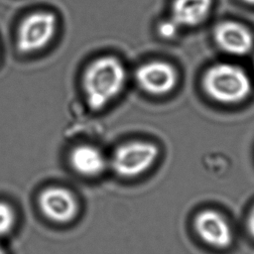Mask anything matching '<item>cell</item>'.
I'll return each instance as SVG.
<instances>
[{"label": "cell", "instance_id": "obj_1", "mask_svg": "<svg viewBox=\"0 0 254 254\" xmlns=\"http://www.w3.org/2000/svg\"><path fill=\"white\" fill-rule=\"evenodd\" d=\"M123 64L113 56L95 59L82 75V89L87 105L92 110L103 109L114 100L126 84Z\"/></svg>", "mask_w": 254, "mask_h": 254}, {"label": "cell", "instance_id": "obj_2", "mask_svg": "<svg viewBox=\"0 0 254 254\" xmlns=\"http://www.w3.org/2000/svg\"><path fill=\"white\" fill-rule=\"evenodd\" d=\"M205 92L222 103H235L244 99L251 90L247 73L239 66L218 64L209 67L202 80Z\"/></svg>", "mask_w": 254, "mask_h": 254}, {"label": "cell", "instance_id": "obj_3", "mask_svg": "<svg viewBox=\"0 0 254 254\" xmlns=\"http://www.w3.org/2000/svg\"><path fill=\"white\" fill-rule=\"evenodd\" d=\"M158 157V148L151 143L134 141L114 150L109 165L122 178H135L146 172Z\"/></svg>", "mask_w": 254, "mask_h": 254}, {"label": "cell", "instance_id": "obj_4", "mask_svg": "<svg viewBox=\"0 0 254 254\" xmlns=\"http://www.w3.org/2000/svg\"><path fill=\"white\" fill-rule=\"evenodd\" d=\"M57 17L50 11H37L26 16L17 31V48L29 54L46 48L57 31Z\"/></svg>", "mask_w": 254, "mask_h": 254}, {"label": "cell", "instance_id": "obj_5", "mask_svg": "<svg viewBox=\"0 0 254 254\" xmlns=\"http://www.w3.org/2000/svg\"><path fill=\"white\" fill-rule=\"evenodd\" d=\"M193 226L198 237L214 248L224 249L232 242L231 227L216 210L205 209L197 213L193 220Z\"/></svg>", "mask_w": 254, "mask_h": 254}, {"label": "cell", "instance_id": "obj_6", "mask_svg": "<svg viewBox=\"0 0 254 254\" xmlns=\"http://www.w3.org/2000/svg\"><path fill=\"white\" fill-rule=\"evenodd\" d=\"M135 79L144 91L161 95L171 91L176 85L177 73L174 67L164 62H150L140 65L135 71Z\"/></svg>", "mask_w": 254, "mask_h": 254}, {"label": "cell", "instance_id": "obj_7", "mask_svg": "<svg viewBox=\"0 0 254 254\" xmlns=\"http://www.w3.org/2000/svg\"><path fill=\"white\" fill-rule=\"evenodd\" d=\"M39 206L48 218L56 222L70 221L77 213L74 195L61 187H50L44 190L39 195Z\"/></svg>", "mask_w": 254, "mask_h": 254}, {"label": "cell", "instance_id": "obj_8", "mask_svg": "<svg viewBox=\"0 0 254 254\" xmlns=\"http://www.w3.org/2000/svg\"><path fill=\"white\" fill-rule=\"evenodd\" d=\"M218 47L226 53L242 56L253 47L251 33L242 25L227 21L218 24L213 32Z\"/></svg>", "mask_w": 254, "mask_h": 254}, {"label": "cell", "instance_id": "obj_9", "mask_svg": "<svg viewBox=\"0 0 254 254\" xmlns=\"http://www.w3.org/2000/svg\"><path fill=\"white\" fill-rule=\"evenodd\" d=\"M68 160L74 172L87 178L101 175L109 164L102 151L89 144H80L72 148Z\"/></svg>", "mask_w": 254, "mask_h": 254}, {"label": "cell", "instance_id": "obj_10", "mask_svg": "<svg viewBox=\"0 0 254 254\" xmlns=\"http://www.w3.org/2000/svg\"><path fill=\"white\" fill-rule=\"evenodd\" d=\"M212 0H174L171 20L181 27H194L205 20Z\"/></svg>", "mask_w": 254, "mask_h": 254}, {"label": "cell", "instance_id": "obj_11", "mask_svg": "<svg viewBox=\"0 0 254 254\" xmlns=\"http://www.w3.org/2000/svg\"><path fill=\"white\" fill-rule=\"evenodd\" d=\"M14 222V210L8 203L0 201V236L9 233L13 228Z\"/></svg>", "mask_w": 254, "mask_h": 254}, {"label": "cell", "instance_id": "obj_12", "mask_svg": "<svg viewBox=\"0 0 254 254\" xmlns=\"http://www.w3.org/2000/svg\"><path fill=\"white\" fill-rule=\"evenodd\" d=\"M177 25L170 19V21L163 22L159 26V32L163 37H171L176 33Z\"/></svg>", "mask_w": 254, "mask_h": 254}, {"label": "cell", "instance_id": "obj_13", "mask_svg": "<svg viewBox=\"0 0 254 254\" xmlns=\"http://www.w3.org/2000/svg\"><path fill=\"white\" fill-rule=\"evenodd\" d=\"M247 226H248V230H249L250 234L254 238V206L251 208V210L249 212L248 219H247Z\"/></svg>", "mask_w": 254, "mask_h": 254}, {"label": "cell", "instance_id": "obj_14", "mask_svg": "<svg viewBox=\"0 0 254 254\" xmlns=\"http://www.w3.org/2000/svg\"><path fill=\"white\" fill-rule=\"evenodd\" d=\"M241 1H243V2H244V3H246V4L254 5V0H241Z\"/></svg>", "mask_w": 254, "mask_h": 254}, {"label": "cell", "instance_id": "obj_15", "mask_svg": "<svg viewBox=\"0 0 254 254\" xmlns=\"http://www.w3.org/2000/svg\"><path fill=\"white\" fill-rule=\"evenodd\" d=\"M0 254H5V252H4V250L1 248V246H0Z\"/></svg>", "mask_w": 254, "mask_h": 254}]
</instances>
